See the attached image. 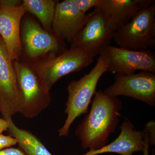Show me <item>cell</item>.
<instances>
[{"mask_svg": "<svg viewBox=\"0 0 155 155\" xmlns=\"http://www.w3.org/2000/svg\"><path fill=\"white\" fill-rule=\"evenodd\" d=\"M115 82L105 90L108 96L130 97L155 106V74L142 71L128 75H116Z\"/></svg>", "mask_w": 155, "mask_h": 155, "instance_id": "obj_7", "label": "cell"}, {"mask_svg": "<svg viewBox=\"0 0 155 155\" xmlns=\"http://www.w3.org/2000/svg\"><path fill=\"white\" fill-rule=\"evenodd\" d=\"M9 121L10 135L16 139L17 144L27 155H53L42 142L33 133L17 127L12 118Z\"/></svg>", "mask_w": 155, "mask_h": 155, "instance_id": "obj_15", "label": "cell"}, {"mask_svg": "<svg viewBox=\"0 0 155 155\" xmlns=\"http://www.w3.org/2000/svg\"><path fill=\"white\" fill-rule=\"evenodd\" d=\"M113 39L119 48L133 51L153 48L155 45V1L116 30Z\"/></svg>", "mask_w": 155, "mask_h": 155, "instance_id": "obj_5", "label": "cell"}, {"mask_svg": "<svg viewBox=\"0 0 155 155\" xmlns=\"http://www.w3.org/2000/svg\"><path fill=\"white\" fill-rule=\"evenodd\" d=\"M24 51L31 59H38L48 54L64 51V41L42 28L32 19H26L22 27Z\"/></svg>", "mask_w": 155, "mask_h": 155, "instance_id": "obj_10", "label": "cell"}, {"mask_svg": "<svg viewBox=\"0 0 155 155\" xmlns=\"http://www.w3.org/2000/svg\"><path fill=\"white\" fill-rule=\"evenodd\" d=\"M57 2L53 0H24L22 3L27 12L35 15L44 29L52 32V25Z\"/></svg>", "mask_w": 155, "mask_h": 155, "instance_id": "obj_16", "label": "cell"}, {"mask_svg": "<svg viewBox=\"0 0 155 155\" xmlns=\"http://www.w3.org/2000/svg\"><path fill=\"white\" fill-rule=\"evenodd\" d=\"M153 0H101L97 7L103 12L111 27L116 30L126 25Z\"/></svg>", "mask_w": 155, "mask_h": 155, "instance_id": "obj_13", "label": "cell"}, {"mask_svg": "<svg viewBox=\"0 0 155 155\" xmlns=\"http://www.w3.org/2000/svg\"><path fill=\"white\" fill-rule=\"evenodd\" d=\"M108 65L107 59L101 53L95 66L89 72L69 84L64 111L67 117L64 125L58 130L59 136H68L70 127L76 118L87 113L92 97L97 92V84L104 73L107 71Z\"/></svg>", "mask_w": 155, "mask_h": 155, "instance_id": "obj_2", "label": "cell"}, {"mask_svg": "<svg viewBox=\"0 0 155 155\" xmlns=\"http://www.w3.org/2000/svg\"><path fill=\"white\" fill-rule=\"evenodd\" d=\"M144 131L146 132L148 136L150 144L155 146V122L154 120H151L147 122L145 126Z\"/></svg>", "mask_w": 155, "mask_h": 155, "instance_id": "obj_19", "label": "cell"}, {"mask_svg": "<svg viewBox=\"0 0 155 155\" xmlns=\"http://www.w3.org/2000/svg\"><path fill=\"white\" fill-rule=\"evenodd\" d=\"M101 53L107 59V71L111 73L128 75L140 70L155 74V54L150 50L133 51L109 45Z\"/></svg>", "mask_w": 155, "mask_h": 155, "instance_id": "obj_6", "label": "cell"}, {"mask_svg": "<svg viewBox=\"0 0 155 155\" xmlns=\"http://www.w3.org/2000/svg\"><path fill=\"white\" fill-rule=\"evenodd\" d=\"M90 110L78 124L75 134L84 149H99L105 146L111 134L114 133L119 122L121 101L117 97L97 91Z\"/></svg>", "mask_w": 155, "mask_h": 155, "instance_id": "obj_1", "label": "cell"}, {"mask_svg": "<svg viewBox=\"0 0 155 155\" xmlns=\"http://www.w3.org/2000/svg\"><path fill=\"white\" fill-rule=\"evenodd\" d=\"M10 123L8 120L0 118V134H2L4 131L8 130Z\"/></svg>", "mask_w": 155, "mask_h": 155, "instance_id": "obj_21", "label": "cell"}, {"mask_svg": "<svg viewBox=\"0 0 155 155\" xmlns=\"http://www.w3.org/2000/svg\"><path fill=\"white\" fill-rule=\"evenodd\" d=\"M14 64L20 94L19 113L27 119H33L50 105V91L31 66L19 61Z\"/></svg>", "mask_w": 155, "mask_h": 155, "instance_id": "obj_4", "label": "cell"}, {"mask_svg": "<svg viewBox=\"0 0 155 155\" xmlns=\"http://www.w3.org/2000/svg\"><path fill=\"white\" fill-rule=\"evenodd\" d=\"M98 55L85 49L71 47L59 55L51 54L48 57L36 61L31 67L50 91L62 77L89 66Z\"/></svg>", "mask_w": 155, "mask_h": 155, "instance_id": "obj_3", "label": "cell"}, {"mask_svg": "<svg viewBox=\"0 0 155 155\" xmlns=\"http://www.w3.org/2000/svg\"><path fill=\"white\" fill-rule=\"evenodd\" d=\"M20 98L14 68L0 36V113L6 119L19 113Z\"/></svg>", "mask_w": 155, "mask_h": 155, "instance_id": "obj_8", "label": "cell"}, {"mask_svg": "<svg viewBox=\"0 0 155 155\" xmlns=\"http://www.w3.org/2000/svg\"><path fill=\"white\" fill-rule=\"evenodd\" d=\"M89 15L86 25L71 43V47L85 49L99 55L109 45L115 31L98 8H94Z\"/></svg>", "mask_w": 155, "mask_h": 155, "instance_id": "obj_9", "label": "cell"}, {"mask_svg": "<svg viewBox=\"0 0 155 155\" xmlns=\"http://www.w3.org/2000/svg\"><path fill=\"white\" fill-rule=\"evenodd\" d=\"M88 14L81 12L76 0H65L56 4L52 33L63 41L72 43L86 25Z\"/></svg>", "mask_w": 155, "mask_h": 155, "instance_id": "obj_11", "label": "cell"}, {"mask_svg": "<svg viewBox=\"0 0 155 155\" xmlns=\"http://www.w3.org/2000/svg\"><path fill=\"white\" fill-rule=\"evenodd\" d=\"M26 12L22 3L19 5L11 6L0 1V36L13 62L18 61L22 54L20 23Z\"/></svg>", "mask_w": 155, "mask_h": 155, "instance_id": "obj_12", "label": "cell"}, {"mask_svg": "<svg viewBox=\"0 0 155 155\" xmlns=\"http://www.w3.org/2000/svg\"><path fill=\"white\" fill-rule=\"evenodd\" d=\"M17 144V140L11 136L0 134V150L14 147Z\"/></svg>", "mask_w": 155, "mask_h": 155, "instance_id": "obj_18", "label": "cell"}, {"mask_svg": "<svg viewBox=\"0 0 155 155\" xmlns=\"http://www.w3.org/2000/svg\"><path fill=\"white\" fill-rule=\"evenodd\" d=\"M144 132L145 135L144 137V148H143V155H149V150L150 148V143L149 141L148 136L146 132ZM152 155H155L154 153V151H153V153Z\"/></svg>", "mask_w": 155, "mask_h": 155, "instance_id": "obj_22", "label": "cell"}, {"mask_svg": "<svg viewBox=\"0 0 155 155\" xmlns=\"http://www.w3.org/2000/svg\"><path fill=\"white\" fill-rule=\"evenodd\" d=\"M0 155H27L20 147L8 148L0 150Z\"/></svg>", "mask_w": 155, "mask_h": 155, "instance_id": "obj_20", "label": "cell"}, {"mask_svg": "<svg viewBox=\"0 0 155 155\" xmlns=\"http://www.w3.org/2000/svg\"><path fill=\"white\" fill-rule=\"evenodd\" d=\"M120 134L109 144L99 149L89 150L80 155H97L105 153H116L121 155H132L142 152L144 148V131L135 129L128 119H125L120 127Z\"/></svg>", "mask_w": 155, "mask_h": 155, "instance_id": "obj_14", "label": "cell"}, {"mask_svg": "<svg viewBox=\"0 0 155 155\" xmlns=\"http://www.w3.org/2000/svg\"><path fill=\"white\" fill-rule=\"evenodd\" d=\"M101 0H76L78 7L81 12L86 14L91 8H95L100 5Z\"/></svg>", "mask_w": 155, "mask_h": 155, "instance_id": "obj_17", "label": "cell"}]
</instances>
